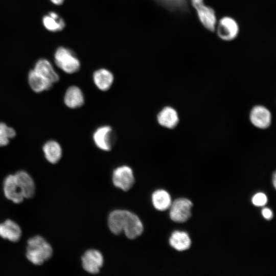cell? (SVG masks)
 Here are the masks:
<instances>
[{
	"label": "cell",
	"instance_id": "17",
	"mask_svg": "<svg viewBox=\"0 0 276 276\" xmlns=\"http://www.w3.org/2000/svg\"><path fill=\"white\" fill-rule=\"evenodd\" d=\"M53 84L59 80L58 74L54 70L50 62L45 59H40L36 63L33 69Z\"/></svg>",
	"mask_w": 276,
	"mask_h": 276
},
{
	"label": "cell",
	"instance_id": "28",
	"mask_svg": "<svg viewBox=\"0 0 276 276\" xmlns=\"http://www.w3.org/2000/svg\"><path fill=\"white\" fill-rule=\"evenodd\" d=\"M275 174L274 173V176H273V185H274V187L275 188Z\"/></svg>",
	"mask_w": 276,
	"mask_h": 276
},
{
	"label": "cell",
	"instance_id": "14",
	"mask_svg": "<svg viewBox=\"0 0 276 276\" xmlns=\"http://www.w3.org/2000/svg\"><path fill=\"white\" fill-rule=\"evenodd\" d=\"M28 83L31 88L35 93H39L50 89L53 83L39 74L34 70L28 74Z\"/></svg>",
	"mask_w": 276,
	"mask_h": 276
},
{
	"label": "cell",
	"instance_id": "2",
	"mask_svg": "<svg viewBox=\"0 0 276 276\" xmlns=\"http://www.w3.org/2000/svg\"><path fill=\"white\" fill-rule=\"evenodd\" d=\"M53 254L51 245L43 237L36 235L28 240L26 256L33 264L42 265L51 258Z\"/></svg>",
	"mask_w": 276,
	"mask_h": 276
},
{
	"label": "cell",
	"instance_id": "23",
	"mask_svg": "<svg viewBox=\"0 0 276 276\" xmlns=\"http://www.w3.org/2000/svg\"><path fill=\"white\" fill-rule=\"evenodd\" d=\"M43 24L47 30L52 32L61 31L65 26L64 20L54 12L43 17Z\"/></svg>",
	"mask_w": 276,
	"mask_h": 276
},
{
	"label": "cell",
	"instance_id": "18",
	"mask_svg": "<svg viewBox=\"0 0 276 276\" xmlns=\"http://www.w3.org/2000/svg\"><path fill=\"white\" fill-rule=\"evenodd\" d=\"M167 10L179 14L189 13L188 0H153Z\"/></svg>",
	"mask_w": 276,
	"mask_h": 276
},
{
	"label": "cell",
	"instance_id": "7",
	"mask_svg": "<svg viewBox=\"0 0 276 276\" xmlns=\"http://www.w3.org/2000/svg\"><path fill=\"white\" fill-rule=\"evenodd\" d=\"M93 137L95 145L99 149L106 151L112 149L116 139L112 128L107 125L98 128L94 132Z\"/></svg>",
	"mask_w": 276,
	"mask_h": 276
},
{
	"label": "cell",
	"instance_id": "6",
	"mask_svg": "<svg viewBox=\"0 0 276 276\" xmlns=\"http://www.w3.org/2000/svg\"><path fill=\"white\" fill-rule=\"evenodd\" d=\"M192 206V202L188 199L180 198L176 199L170 206L171 219L176 222H186L191 217Z\"/></svg>",
	"mask_w": 276,
	"mask_h": 276
},
{
	"label": "cell",
	"instance_id": "13",
	"mask_svg": "<svg viewBox=\"0 0 276 276\" xmlns=\"http://www.w3.org/2000/svg\"><path fill=\"white\" fill-rule=\"evenodd\" d=\"M251 123L257 127L265 128L271 122V114L265 107L257 106L253 108L250 114Z\"/></svg>",
	"mask_w": 276,
	"mask_h": 276
},
{
	"label": "cell",
	"instance_id": "24",
	"mask_svg": "<svg viewBox=\"0 0 276 276\" xmlns=\"http://www.w3.org/2000/svg\"><path fill=\"white\" fill-rule=\"evenodd\" d=\"M15 135L16 132L13 128L0 122V147L7 146Z\"/></svg>",
	"mask_w": 276,
	"mask_h": 276
},
{
	"label": "cell",
	"instance_id": "22",
	"mask_svg": "<svg viewBox=\"0 0 276 276\" xmlns=\"http://www.w3.org/2000/svg\"><path fill=\"white\" fill-rule=\"evenodd\" d=\"M154 207L158 211H165L170 208L171 199L170 194L165 190H157L152 195Z\"/></svg>",
	"mask_w": 276,
	"mask_h": 276
},
{
	"label": "cell",
	"instance_id": "9",
	"mask_svg": "<svg viewBox=\"0 0 276 276\" xmlns=\"http://www.w3.org/2000/svg\"><path fill=\"white\" fill-rule=\"evenodd\" d=\"M3 189L5 197L14 203L19 204L24 200L25 198L16 183L14 174H9L5 178Z\"/></svg>",
	"mask_w": 276,
	"mask_h": 276
},
{
	"label": "cell",
	"instance_id": "1",
	"mask_svg": "<svg viewBox=\"0 0 276 276\" xmlns=\"http://www.w3.org/2000/svg\"><path fill=\"white\" fill-rule=\"evenodd\" d=\"M110 231L116 235L124 232L129 239H134L142 234L143 225L135 214L122 210H114L110 213L108 219Z\"/></svg>",
	"mask_w": 276,
	"mask_h": 276
},
{
	"label": "cell",
	"instance_id": "3",
	"mask_svg": "<svg viewBox=\"0 0 276 276\" xmlns=\"http://www.w3.org/2000/svg\"><path fill=\"white\" fill-rule=\"evenodd\" d=\"M54 61L56 65L67 74L78 72L80 62L74 53L64 47H59L54 54Z\"/></svg>",
	"mask_w": 276,
	"mask_h": 276
},
{
	"label": "cell",
	"instance_id": "16",
	"mask_svg": "<svg viewBox=\"0 0 276 276\" xmlns=\"http://www.w3.org/2000/svg\"><path fill=\"white\" fill-rule=\"evenodd\" d=\"M114 78L111 72L106 68H100L93 74V80L96 86L102 91H106L111 86Z\"/></svg>",
	"mask_w": 276,
	"mask_h": 276
},
{
	"label": "cell",
	"instance_id": "25",
	"mask_svg": "<svg viewBox=\"0 0 276 276\" xmlns=\"http://www.w3.org/2000/svg\"><path fill=\"white\" fill-rule=\"evenodd\" d=\"M267 202L266 195L263 193L256 194L252 198V203L258 206L264 205Z\"/></svg>",
	"mask_w": 276,
	"mask_h": 276
},
{
	"label": "cell",
	"instance_id": "19",
	"mask_svg": "<svg viewBox=\"0 0 276 276\" xmlns=\"http://www.w3.org/2000/svg\"><path fill=\"white\" fill-rule=\"evenodd\" d=\"M42 150L45 158L51 164H56L61 158L62 148L60 144L55 141H47L44 144Z\"/></svg>",
	"mask_w": 276,
	"mask_h": 276
},
{
	"label": "cell",
	"instance_id": "10",
	"mask_svg": "<svg viewBox=\"0 0 276 276\" xmlns=\"http://www.w3.org/2000/svg\"><path fill=\"white\" fill-rule=\"evenodd\" d=\"M83 269L88 272L97 273L103 264V258L101 253L95 249L86 251L82 257Z\"/></svg>",
	"mask_w": 276,
	"mask_h": 276
},
{
	"label": "cell",
	"instance_id": "20",
	"mask_svg": "<svg viewBox=\"0 0 276 276\" xmlns=\"http://www.w3.org/2000/svg\"><path fill=\"white\" fill-rule=\"evenodd\" d=\"M157 118L161 126L168 128H174L178 122L177 113L171 107L164 108L157 114Z\"/></svg>",
	"mask_w": 276,
	"mask_h": 276
},
{
	"label": "cell",
	"instance_id": "8",
	"mask_svg": "<svg viewBox=\"0 0 276 276\" xmlns=\"http://www.w3.org/2000/svg\"><path fill=\"white\" fill-rule=\"evenodd\" d=\"M112 181L116 187L124 191L129 190L134 182L132 169L127 166L118 167L113 172Z\"/></svg>",
	"mask_w": 276,
	"mask_h": 276
},
{
	"label": "cell",
	"instance_id": "5",
	"mask_svg": "<svg viewBox=\"0 0 276 276\" xmlns=\"http://www.w3.org/2000/svg\"><path fill=\"white\" fill-rule=\"evenodd\" d=\"M239 32V25L233 17L224 16L219 19L216 32L220 39L225 41H232L237 38Z\"/></svg>",
	"mask_w": 276,
	"mask_h": 276
},
{
	"label": "cell",
	"instance_id": "12",
	"mask_svg": "<svg viewBox=\"0 0 276 276\" xmlns=\"http://www.w3.org/2000/svg\"><path fill=\"white\" fill-rule=\"evenodd\" d=\"M22 236L20 226L14 221L7 219L0 223V237L12 242H17Z\"/></svg>",
	"mask_w": 276,
	"mask_h": 276
},
{
	"label": "cell",
	"instance_id": "4",
	"mask_svg": "<svg viewBox=\"0 0 276 276\" xmlns=\"http://www.w3.org/2000/svg\"><path fill=\"white\" fill-rule=\"evenodd\" d=\"M190 1L202 26L209 31L212 32L215 31L217 19L215 10L206 5L204 0H190Z\"/></svg>",
	"mask_w": 276,
	"mask_h": 276
},
{
	"label": "cell",
	"instance_id": "27",
	"mask_svg": "<svg viewBox=\"0 0 276 276\" xmlns=\"http://www.w3.org/2000/svg\"><path fill=\"white\" fill-rule=\"evenodd\" d=\"M53 4L60 5H61L64 1V0H50Z\"/></svg>",
	"mask_w": 276,
	"mask_h": 276
},
{
	"label": "cell",
	"instance_id": "15",
	"mask_svg": "<svg viewBox=\"0 0 276 276\" xmlns=\"http://www.w3.org/2000/svg\"><path fill=\"white\" fill-rule=\"evenodd\" d=\"M64 102L70 108H77L82 106L84 98L81 89L76 86L69 87L65 91Z\"/></svg>",
	"mask_w": 276,
	"mask_h": 276
},
{
	"label": "cell",
	"instance_id": "21",
	"mask_svg": "<svg viewBox=\"0 0 276 276\" xmlns=\"http://www.w3.org/2000/svg\"><path fill=\"white\" fill-rule=\"evenodd\" d=\"M170 245L178 251L188 249L191 246V241L188 234L185 232H174L169 239Z\"/></svg>",
	"mask_w": 276,
	"mask_h": 276
},
{
	"label": "cell",
	"instance_id": "26",
	"mask_svg": "<svg viewBox=\"0 0 276 276\" xmlns=\"http://www.w3.org/2000/svg\"><path fill=\"white\" fill-rule=\"evenodd\" d=\"M262 214L263 217L267 220L272 218L273 213L269 208H265L262 210Z\"/></svg>",
	"mask_w": 276,
	"mask_h": 276
},
{
	"label": "cell",
	"instance_id": "11",
	"mask_svg": "<svg viewBox=\"0 0 276 276\" xmlns=\"http://www.w3.org/2000/svg\"><path fill=\"white\" fill-rule=\"evenodd\" d=\"M15 180L25 199H30L35 195L36 186L31 175L26 171L20 170L14 174Z\"/></svg>",
	"mask_w": 276,
	"mask_h": 276
}]
</instances>
